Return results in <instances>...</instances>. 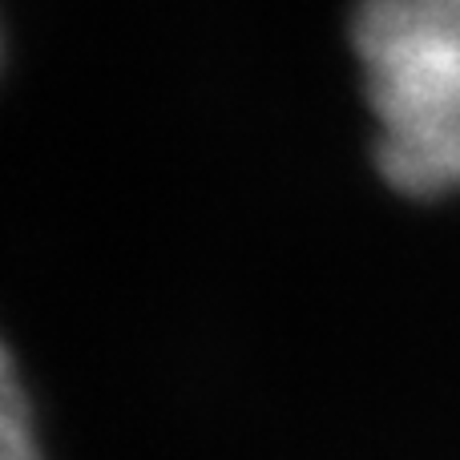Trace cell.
<instances>
[{
    "mask_svg": "<svg viewBox=\"0 0 460 460\" xmlns=\"http://www.w3.org/2000/svg\"><path fill=\"white\" fill-rule=\"evenodd\" d=\"M351 45L380 174L408 199L460 194V0H364Z\"/></svg>",
    "mask_w": 460,
    "mask_h": 460,
    "instance_id": "cell-1",
    "label": "cell"
},
{
    "mask_svg": "<svg viewBox=\"0 0 460 460\" xmlns=\"http://www.w3.org/2000/svg\"><path fill=\"white\" fill-rule=\"evenodd\" d=\"M0 460H45L32 424V404L8 348L0 343Z\"/></svg>",
    "mask_w": 460,
    "mask_h": 460,
    "instance_id": "cell-2",
    "label": "cell"
}]
</instances>
